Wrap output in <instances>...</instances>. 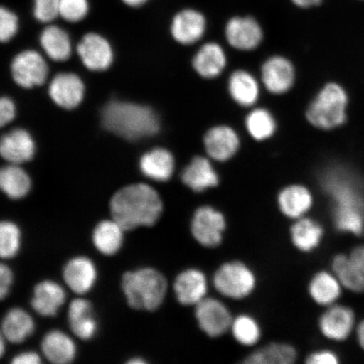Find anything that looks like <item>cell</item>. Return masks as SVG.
<instances>
[{
  "label": "cell",
  "instance_id": "6da1fadb",
  "mask_svg": "<svg viewBox=\"0 0 364 364\" xmlns=\"http://www.w3.org/2000/svg\"><path fill=\"white\" fill-rule=\"evenodd\" d=\"M110 208L112 220L124 230H132L156 225L161 216L163 203L151 186L138 183L117 191L111 199Z\"/></svg>",
  "mask_w": 364,
  "mask_h": 364
},
{
  "label": "cell",
  "instance_id": "7a4b0ae2",
  "mask_svg": "<svg viewBox=\"0 0 364 364\" xmlns=\"http://www.w3.org/2000/svg\"><path fill=\"white\" fill-rule=\"evenodd\" d=\"M102 122L107 131L129 141L156 135L161 127L157 114L152 108L117 100L103 107Z\"/></svg>",
  "mask_w": 364,
  "mask_h": 364
},
{
  "label": "cell",
  "instance_id": "3957f363",
  "mask_svg": "<svg viewBox=\"0 0 364 364\" xmlns=\"http://www.w3.org/2000/svg\"><path fill=\"white\" fill-rule=\"evenodd\" d=\"M350 98L348 90L338 82H330L318 91L306 112L309 124L322 131L343 127L348 120Z\"/></svg>",
  "mask_w": 364,
  "mask_h": 364
},
{
  "label": "cell",
  "instance_id": "277c9868",
  "mask_svg": "<svg viewBox=\"0 0 364 364\" xmlns=\"http://www.w3.org/2000/svg\"><path fill=\"white\" fill-rule=\"evenodd\" d=\"M122 287L132 308L154 311L166 298L167 282L161 272L147 267L124 273Z\"/></svg>",
  "mask_w": 364,
  "mask_h": 364
},
{
  "label": "cell",
  "instance_id": "5b68a950",
  "mask_svg": "<svg viewBox=\"0 0 364 364\" xmlns=\"http://www.w3.org/2000/svg\"><path fill=\"white\" fill-rule=\"evenodd\" d=\"M213 284L225 297L242 299L256 289L257 279L245 263L234 261L224 263L218 268L213 277Z\"/></svg>",
  "mask_w": 364,
  "mask_h": 364
},
{
  "label": "cell",
  "instance_id": "8992f818",
  "mask_svg": "<svg viewBox=\"0 0 364 364\" xmlns=\"http://www.w3.org/2000/svg\"><path fill=\"white\" fill-rule=\"evenodd\" d=\"M226 225L225 217L220 210L205 205L195 211L191 231L194 239L203 247L215 248L222 243Z\"/></svg>",
  "mask_w": 364,
  "mask_h": 364
},
{
  "label": "cell",
  "instance_id": "52a82bcc",
  "mask_svg": "<svg viewBox=\"0 0 364 364\" xmlns=\"http://www.w3.org/2000/svg\"><path fill=\"white\" fill-rule=\"evenodd\" d=\"M358 317L354 309L339 303L326 307L318 320V329L326 338L343 343L355 333Z\"/></svg>",
  "mask_w": 364,
  "mask_h": 364
},
{
  "label": "cell",
  "instance_id": "ba28073f",
  "mask_svg": "<svg viewBox=\"0 0 364 364\" xmlns=\"http://www.w3.org/2000/svg\"><path fill=\"white\" fill-rule=\"evenodd\" d=\"M196 318L200 328L210 338H218L230 330L233 317L220 300L205 298L196 306Z\"/></svg>",
  "mask_w": 364,
  "mask_h": 364
},
{
  "label": "cell",
  "instance_id": "9c48e42d",
  "mask_svg": "<svg viewBox=\"0 0 364 364\" xmlns=\"http://www.w3.org/2000/svg\"><path fill=\"white\" fill-rule=\"evenodd\" d=\"M11 68L14 80L26 89L43 85L48 74L47 63L33 50H26L17 54L13 59Z\"/></svg>",
  "mask_w": 364,
  "mask_h": 364
},
{
  "label": "cell",
  "instance_id": "30bf717a",
  "mask_svg": "<svg viewBox=\"0 0 364 364\" xmlns=\"http://www.w3.org/2000/svg\"><path fill=\"white\" fill-rule=\"evenodd\" d=\"M261 77L268 92L276 95H284L294 87L295 68L289 58L281 55L272 56L263 63Z\"/></svg>",
  "mask_w": 364,
  "mask_h": 364
},
{
  "label": "cell",
  "instance_id": "8fae6325",
  "mask_svg": "<svg viewBox=\"0 0 364 364\" xmlns=\"http://www.w3.org/2000/svg\"><path fill=\"white\" fill-rule=\"evenodd\" d=\"M203 145L208 158L218 162H226L238 153L240 139L233 127L217 125L205 134Z\"/></svg>",
  "mask_w": 364,
  "mask_h": 364
},
{
  "label": "cell",
  "instance_id": "7c38bea8",
  "mask_svg": "<svg viewBox=\"0 0 364 364\" xmlns=\"http://www.w3.org/2000/svg\"><path fill=\"white\" fill-rule=\"evenodd\" d=\"M225 38L232 48L249 52L257 49L263 40V31L252 17H234L225 26Z\"/></svg>",
  "mask_w": 364,
  "mask_h": 364
},
{
  "label": "cell",
  "instance_id": "4fadbf2b",
  "mask_svg": "<svg viewBox=\"0 0 364 364\" xmlns=\"http://www.w3.org/2000/svg\"><path fill=\"white\" fill-rule=\"evenodd\" d=\"M77 52L84 65L90 70H106L113 62V52L110 43L97 33L84 36L77 46Z\"/></svg>",
  "mask_w": 364,
  "mask_h": 364
},
{
  "label": "cell",
  "instance_id": "5bb4252c",
  "mask_svg": "<svg viewBox=\"0 0 364 364\" xmlns=\"http://www.w3.org/2000/svg\"><path fill=\"white\" fill-rule=\"evenodd\" d=\"M85 85L78 75L61 73L49 85V95L58 107L71 110L83 101Z\"/></svg>",
  "mask_w": 364,
  "mask_h": 364
},
{
  "label": "cell",
  "instance_id": "9a60e30c",
  "mask_svg": "<svg viewBox=\"0 0 364 364\" xmlns=\"http://www.w3.org/2000/svg\"><path fill=\"white\" fill-rule=\"evenodd\" d=\"M207 29V21L202 13L195 10L181 11L173 18L171 33L177 43L192 45L203 38Z\"/></svg>",
  "mask_w": 364,
  "mask_h": 364
},
{
  "label": "cell",
  "instance_id": "2e32d148",
  "mask_svg": "<svg viewBox=\"0 0 364 364\" xmlns=\"http://www.w3.org/2000/svg\"><path fill=\"white\" fill-rule=\"evenodd\" d=\"M208 289L206 275L196 268L181 272L174 283L176 298L183 306H197L207 297Z\"/></svg>",
  "mask_w": 364,
  "mask_h": 364
},
{
  "label": "cell",
  "instance_id": "e0dca14e",
  "mask_svg": "<svg viewBox=\"0 0 364 364\" xmlns=\"http://www.w3.org/2000/svg\"><path fill=\"white\" fill-rule=\"evenodd\" d=\"M181 181L195 193H203L215 188L220 179L210 159L196 156L181 173Z\"/></svg>",
  "mask_w": 364,
  "mask_h": 364
},
{
  "label": "cell",
  "instance_id": "ac0fdd59",
  "mask_svg": "<svg viewBox=\"0 0 364 364\" xmlns=\"http://www.w3.org/2000/svg\"><path fill=\"white\" fill-rule=\"evenodd\" d=\"M33 136L25 129H16L4 134L0 142V154L6 161L15 165L30 161L35 154Z\"/></svg>",
  "mask_w": 364,
  "mask_h": 364
},
{
  "label": "cell",
  "instance_id": "d6986e66",
  "mask_svg": "<svg viewBox=\"0 0 364 364\" xmlns=\"http://www.w3.org/2000/svg\"><path fill=\"white\" fill-rule=\"evenodd\" d=\"M314 203L313 195L306 186L293 184L285 186L277 195V205L286 217L299 220L311 210Z\"/></svg>",
  "mask_w": 364,
  "mask_h": 364
},
{
  "label": "cell",
  "instance_id": "ffe728a7",
  "mask_svg": "<svg viewBox=\"0 0 364 364\" xmlns=\"http://www.w3.org/2000/svg\"><path fill=\"white\" fill-rule=\"evenodd\" d=\"M226 53L220 44L208 43L200 48L193 59V67L199 76L206 80L218 78L227 66Z\"/></svg>",
  "mask_w": 364,
  "mask_h": 364
},
{
  "label": "cell",
  "instance_id": "44dd1931",
  "mask_svg": "<svg viewBox=\"0 0 364 364\" xmlns=\"http://www.w3.org/2000/svg\"><path fill=\"white\" fill-rule=\"evenodd\" d=\"M63 275L73 292L84 294L93 288L97 272L94 263L89 258L78 257L66 264Z\"/></svg>",
  "mask_w": 364,
  "mask_h": 364
},
{
  "label": "cell",
  "instance_id": "7402d4cb",
  "mask_svg": "<svg viewBox=\"0 0 364 364\" xmlns=\"http://www.w3.org/2000/svg\"><path fill=\"white\" fill-rule=\"evenodd\" d=\"M66 294L60 285L53 281L41 282L35 287L31 299L34 311L43 316H55L65 302Z\"/></svg>",
  "mask_w": 364,
  "mask_h": 364
},
{
  "label": "cell",
  "instance_id": "603a6c76",
  "mask_svg": "<svg viewBox=\"0 0 364 364\" xmlns=\"http://www.w3.org/2000/svg\"><path fill=\"white\" fill-rule=\"evenodd\" d=\"M228 90L233 101L242 107H252L260 97V85L252 74L244 70L232 73Z\"/></svg>",
  "mask_w": 364,
  "mask_h": 364
},
{
  "label": "cell",
  "instance_id": "cb8c5ba5",
  "mask_svg": "<svg viewBox=\"0 0 364 364\" xmlns=\"http://www.w3.org/2000/svg\"><path fill=\"white\" fill-rule=\"evenodd\" d=\"M141 172L148 178L157 181H169L175 171V159L166 149H154L140 159Z\"/></svg>",
  "mask_w": 364,
  "mask_h": 364
},
{
  "label": "cell",
  "instance_id": "d4e9b609",
  "mask_svg": "<svg viewBox=\"0 0 364 364\" xmlns=\"http://www.w3.org/2000/svg\"><path fill=\"white\" fill-rule=\"evenodd\" d=\"M343 290L332 271L317 272L309 284V293L314 301L325 307L338 304Z\"/></svg>",
  "mask_w": 364,
  "mask_h": 364
},
{
  "label": "cell",
  "instance_id": "484cf974",
  "mask_svg": "<svg viewBox=\"0 0 364 364\" xmlns=\"http://www.w3.org/2000/svg\"><path fill=\"white\" fill-rule=\"evenodd\" d=\"M68 321L76 336L82 340L93 338L97 331V322L92 315V307L88 300L76 299L68 308Z\"/></svg>",
  "mask_w": 364,
  "mask_h": 364
},
{
  "label": "cell",
  "instance_id": "4316f807",
  "mask_svg": "<svg viewBox=\"0 0 364 364\" xmlns=\"http://www.w3.org/2000/svg\"><path fill=\"white\" fill-rule=\"evenodd\" d=\"M44 356L50 362L66 364L74 361L76 347L70 336L60 331H51L46 334L42 341Z\"/></svg>",
  "mask_w": 364,
  "mask_h": 364
},
{
  "label": "cell",
  "instance_id": "83f0119b",
  "mask_svg": "<svg viewBox=\"0 0 364 364\" xmlns=\"http://www.w3.org/2000/svg\"><path fill=\"white\" fill-rule=\"evenodd\" d=\"M291 240L303 252H311L318 248L324 237V229L312 218L303 217L296 220L290 229Z\"/></svg>",
  "mask_w": 364,
  "mask_h": 364
},
{
  "label": "cell",
  "instance_id": "f1b7e54d",
  "mask_svg": "<svg viewBox=\"0 0 364 364\" xmlns=\"http://www.w3.org/2000/svg\"><path fill=\"white\" fill-rule=\"evenodd\" d=\"M331 269L344 290L354 294H364V275L354 265L348 254L336 255L332 259Z\"/></svg>",
  "mask_w": 364,
  "mask_h": 364
},
{
  "label": "cell",
  "instance_id": "f546056e",
  "mask_svg": "<svg viewBox=\"0 0 364 364\" xmlns=\"http://www.w3.org/2000/svg\"><path fill=\"white\" fill-rule=\"evenodd\" d=\"M34 330L33 318L24 309L14 308L3 318V336L11 343H23L33 333Z\"/></svg>",
  "mask_w": 364,
  "mask_h": 364
},
{
  "label": "cell",
  "instance_id": "4dcf8cb0",
  "mask_svg": "<svg viewBox=\"0 0 364 364\" xmlns=\"http://www.w3.org/2000/svg\"><path fill=\"white\" fill-rule=\"evenodd\" d=\"M124 229L115 220H103L95 228L93 243L100 252L112 256L124 242Z\"/></svg>",
  "mask_w": 364,
  "mask_h": 364
},
{
  "label": "cell",
  "instance_id": "1f68e13d",
  "mask_svg": "<svg viewBox=\"0 0 364 364\" xmlns=\"http://www.w3.org/2000/svg\"><path fill=\"white\" fill-rule=\"evenodd\" d=\"M297 358V351L289 344L271 343L245 358L247 364H291Z\"/></svg>",
  "mask_w": 364,
  "mask_h": 364
},
{
  "label": "cell",
  "instance_id": "d6a6232c",
  "mask_svg": "<svg viewBox=\"0 0 364 364\" xmlns=\"http://www.w3.org/2000/svg\"><path fill=\"white\" fill-rule=\"evenodd\" d=\"M40 43L46 53L54 61H65L71 55L70 36L57 26H49L41 34Z\"/></svg>",
  "mask_w": 364,
  "mask_h": 364
},
{
  "label": "cell",
  "instance_id": "836d02e7",
  "mask_svg": "<svg viewBox=\"0 0 364 364\" xmlns=\"http://www.w3.org/2000/svg\"><path fill=\"white\" fill-rule=\"evenodd\" d=\"M31 181L27 173L15 164L2 168L0 188L9 198L21 199L30 192Z\"/></svg>",
  "mask_w": 364,
  "mask_h": 364
},
{
  "label": "cell",
  "instance_id": "e575fe53",
  "mask_svg": "<svg viewBox=\"0 0 364 364\" xmlns=\"http://www.w3.org/2000/svg\"><path fill=\"white\" fill-rule=\"evenodd\" d=\"M245 125L250 136L260 142L271 139L277 127L274 116L266 108H255L250 111L245 117Z\"/></svg>",
  "mask_w": 364,
  "mask_h": 364
},
{
  "label": "cell",
  "instance_id": "d590c367",
  "mask_svg": "<svg viewBox=\"0 0 364 364\" xmlns=\"http://www.w3.org/2000/svg\"><path fill=\"white\" fill-rule=\"evenodd\" d=\"M230 330L236 341L247 347L257 344L262 336L261 327L256 318L247 315L234 318Z\"/></svg>",
  "mask_w": 364,
  "mask_h": 364
},
{
  "label": "cell",
  "instance_id": "8d00e7d4",
  "mask_svg": "<svg viewBox=\"0 0 364 364\" xmlns=\"http://www.w3.org/2000/svg\"><path fill=\"white\" fill-rule=\"evenodd\" d=\"M21 230L15 223L3 221L0 225V256L3 259L16 257L21 247Z\"/></svg>",
  "mask_w": 364,
  "mask_h": 364
},
{
  "label": "cell",
  "instance_id": "74e56055",
  "mask_svg": "<svg viewBox=\"0 0 364 364\" xmlns=\"http://www.w3.org/2000/svg\"><path fill=\"white\" fill-rule=\"evenodd\" d=\"M88 11V0H60V16L67 21H80Z\"/></svg>",
  "mask_w": 364,
  "mask_h": 364
},
{
  "label": "cell",
  "instance_id": "f35d334b",
  "mask_svg": "<svg viewBox=\"0 0 364 364\" xmlns=\"http://www.w3.org/2000/svg\"><path fill=\"white\" fill-rule=\"evenodd\" d=\"M60 16V0H35L34 16L43 23H49Z\"/></svg>",
  "mask_w": 364,
  "mask_h": 364
},
{
  "label": "cell",
  "instance_id": "ab89813d",
  "mask_svg": "<svg viewBox=\"0 0 364 364\" xmlns=\"http://www.w3.org/2000/svg\"><path fill=\"white\" fill-rule=\"evenodd\" d=\"M18 18L15 13L9 9L1 7L0 10V40L7 43L13 38L18 31Z\"/></svg>",
  "mask_w": 364,
  "mask_h": 364
},
{
  "label": "cell",
  "instance_id": "60d3db41",
  "mask_svg": "<svg viewBox=\"0 0 364 364\" xmlns=\"http://www.w3.org/2000/svg\"><path fill=\"white\" fill-rule=\"evenodd\" d=\"M309 364H338L340 357L331 350H321L313 353L307 358Z\"/></svg>",
  "mask_w": 364,
  "mask_h": 364
},
{
  "label": "cell",
  "instance_id": "b9f144b4",
  "mask_svg": "<svg viewBox=\"0 0 364 364\" xmlns=\"http://www.w3.org/2000/svg\"><path fill=\"white\" fill-rule=\"evenodd\" d=\"M16 117V106L12 100L3 97L0 100V125L6 126Z\"/></svg>",
  "mask_w": 364,
  "mask_h": 364
},
{
  "label": "cell",
  "instance_id": "7bdbcfd3",
  "mask_svg": "<svg viewBox=\"0 0 364 364\" xmlns=\"http://www.w3.org/2000/svg\"><path fill=\"white\" fill-rule=\"evenodd\" d=\"M13 282V273L11 268L1 264L0 267V298L6 297Z\"/></svg>",
  "mask_w": 364,
  "mask_h": 364
},
{
  "label": "cell",
  "instance_id": "ee69618b",
  "mask_svg": "<svg viewBox=\"0 0 364 364\" xmlns=\"http://www.w3.org/2000/svg\"><path fill=\"white\" fill-rule=\"evenodd\" d=\"M348 255L354 265L364 275V244L357 245L356 247L351 250Z\"/></svg>",
  "mask_w": 364,
  "mask_h": 364
},
{
  "label": "cell",
  "instance_id": "f6af8a7d",
  "mask_svg": "<svg viewBox=\"0 0 364 364\" xmlns=\"http://www.w3.org/2000/svg\"><path fill=\"white\" fill-rule=\"evenodd\" d=\"M41 360L38 353L33 352H26L18 354L12 359L13 364H38Z\"/></svg>",
  "mask_w": 364,
  "mask_h": 364
},
{
  "label": "cell",
  "instance_id": "bcb514c9",
  "mask_svg": "<svg viewBox=\"0 0 364 364\" xmlns=\"http://www.w3.org/2000/svg\"><path fill=\"white\" fill-rule=\"evenodd\" d=\"M354 336L358 347L364 353V317L358 320Z\"/></svg>",
  "mask_w": 364,
  "mask_h": 364
},
{
  "label": "cell",
  "instance_id": "7dc6e473",
  "mask_svg": "<svg viewBox=\"0 0 364 364\" xmlns=\"http://www.w3.org/2000/svg\"><path fill=\"white\" fill-rule=\"evenodd\" d=\"M296 6L301 8H311L320 4L322 0H292Z\"/></svg>",
  "mask_w": 364,
  "mask_h": 364
},
{
  "label": "cell",
  "instance_id": "c3c4849f",
  "mask_svg": "<svg viewBox=\"0 0 364 364\" xmlns=\"http://www.w3.org/2000/svg\"><path fill=\"white\" fill-rule=\"evenodd\" d=\"M122 1L131 7H139L147 3L149 0H122Z\"/></svg>",
  "mask_w": 364,
  "mask_h": 364
},
{
  "label": "cell",
  "instance_id": "681fc988",
  "mask_svg": "<svg viewBox=\"0 0 364 364\" xmlns=\"http://www.w3.org/2000/svg\"><path fill=\"white\" fill-rule=\"evenodd\" d=\"M145 363H146V362H145L144 360H143V359H141L139 358L131 359V360L127 362V363H131V364H144Z\"/></svg>",
  "mask_w": 364,
  "mask_h": 364
},
{
  "label": "cell",
  "instance_id": "f907efd6",
  "mask_svg": "<svg viewBox=\"0 0 364 364\" xmlns=\"http://www.w3.org/2000/svg\"><path fill=\"white\" fill-rule=\"evenodd\" d=\"M0 351H1V355H3L4 353V341L3 336H2V338H1V350H0Z\"/></svg>",
  "mask_w": 364,
  "mask_h": 364
}]
</instances>
